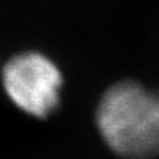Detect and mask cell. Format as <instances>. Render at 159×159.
Masks as SVG:
<instances>
[{
	"mask_svg": "<svg viewBox=\"0 0 159 159\" xmlns=\"http://www.w3.org/2000/svg\"><path fill=\"white\" fill-rule=\"evenodd\" d=\"M96 123L102 138L125 159L159 156V92L135 80H123L104 92Z\"/></svg>",
	"mask_w": 159,
	"mask_h": 159,
	"instance_id": "1",
	"label": "cell"
},
{
	"mask_svg": "<svg viewBox=\"0 0 159 159\" xmlns=\"http://www.w3.org/2000/svg\"><path fill=\"white\" fill-rule=\"evenodd\" d=\"M2 84L17 108L35 118H45L59 106L63 78L51 58L25 51L10 58L3 66Z\"/></svg>",
	"mask_w": 159,
	"mask_h": 159,
	"instance_id": "2",
	"label": "cell"
}]
</instances>
